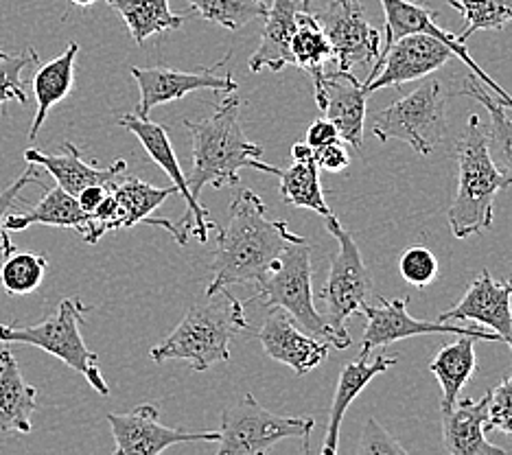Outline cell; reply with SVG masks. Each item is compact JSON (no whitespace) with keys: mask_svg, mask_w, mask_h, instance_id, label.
<instances>
[{"mask_svg":"<svg viewBox=\"0 0 512 455\" xmlns=\"http://www.w3.org/2000/svg\"><path fill=\"white\" fill-rule=\"evenodd\" d=\"M305 241L289 230L287 221L267 217L265 202L254 191H241L230 202L228 226L217 232L213 254V280L206 287V298L230 285H259L272 272L289 243Z\"/></svg>","mask_w":512,"mask_h":455,"instance_id":"1","label":"cell"},{"mask_svg":"<svg viewBox=\"0 0 512 455\" xmlns=\"http://www.w3.org/2000/svg\"><path fill=\"white\" fill-rule=\"evenodd\" d=\"M241 99L232 92L217 103L211 116L200 121L186 119L184 125L193 138V169L186 175V184L193 197L200 200L204 186H235L241 169H256L281 175V169L263 162V149L243 134L239 123Z\"/></svg>","mask_w":512,"mask_h":455,"instance_id":"2","label":"cell"},{"mask_svg":"<svg viewBox=\"0 0 512 455\" xmlns=\"http://www.w3.org/2000/svg\"><path fill=\"white\" fill-rule=\"evenodd\" d=\"M250 322L241 302L228 289L217 291L204 305H193L173 333L151 348L156 364L169 359L189 361L195 372H204L219 361H230V346Z\"/></svg>","mask_w":512,"mask_h":455,"instance_id":"3","label":"cell"},{"mask_svg":"<svg viewBox=\"0 0 512 455\" xmlns=\"http://www.w3.org/2000/svg\"><path fill=\"white\" fill-rule=\"evenodd\" d=\"M458 191L449 208V226L456 239H467L475 232L493 226L495 197L508 189L510 182L495 167L488 154L486 130L480 116L471 114L456 145Z\"/></svg>","mask_w":512,"mask_h":455,"instance_id":"4","label":"cell"},{"mask_svg":"<svg viewBox=\"0 0 512 455\" xmlns=\"http://www.w3.org/2000/svg\"><path fill=\"white\" fill-rule=\"evenodd\" d=\"M88 311L90 307H86L79 298H66L51 318L40 324H0V342L42 348L44 353L64 361L68 368L86 377L101 396H108L110 388L99 370V357L92 353L81 337V324H84Z\"/></svg>","mask_w":512,"mask_h":455,"instance_id":"5","label":"cell"},{"mask_svg":"<svg viewBox=\"0 0 512 455\" xmlns=\"http://www.w3.org/2000/svg\"><path fill=\"white\" fill-rule=\"evenodd\" d=\"M311 280V245L307 243V239L300 243H289L281 254V259L272 267V272L256 285L259 289H256L254 300H259L265 307L283 309L309 335L322 337L333 348L342 350L346 346L331 329L329 320L320 315L316 305H313Z\"/></svg>","mask_w":512,"mask_h":455,"instance_id":"6","label":"cell"},{"mask_svg":"<svg viewBox=\"0 0 512 455\" xmlns=\"http://www.w3.org/2000/svg\"><path fill=\"white\" fill-rule=\"evenodd\" d=\"M316 420L311 416H278L246 394L221 414L217 455H267L278 442L302 440L309 453V436Z\"/></svg>","mask_w":512,"mask_h":455,"instance_id":"7","label":"cell"},{"mask_svg":"<svg viewBox=\"0 0 512 455\" xmlns=\"http://www.w3.org/2000/svg\"><path fill=\"white\" fill-rule=\"evenodd\" d=\"M372 134L381 143L401 140L416 154L429 156L447 136V90L438 79L390 103L372 119Z\"/></svg>","mask_w":512,"mask_h":455,"instance_id":"8","label":"cell"},{"mask_svg":"<svg viewBox=\"0 0 512 455\" xmlns=\"http://www.w3.org/2000/svg\"><path fill=\"white\" fill-rule=\"evenodd\" d=\"M324 221H327V230L337 241V250L333 254L331 272L327 285L320 291V298L327 305V320L331 329L348 348L351 346V335H348L346 322L353 315H362L375 283H372V274L368 272L353 235L342 226V221L335 215L324 217Z\"/></svg>","mask_w":512,"mask_h":455,"instance_id":"9","label":"cell"},{"mask_svg":"<svg viewBox=\"0 0 512 455\" xmlns=\"http://www.w3.org/2000/svg\"><path fill=\"white\" fill-rule=\"evenodd\" d=\"M119 125L125 127V130H130L138 140H141V145L145 147L149 158L169 175L173 186L178 189V195H182L186 200V215L178 221V224H173V239H176L180 245H186L189 235H193L202 243H206L208 232L211 230L219 232V226L217 221H213L211 215H208V210L200 204V200L191 195L189 184H186V175L182 173L176 151L171 147L167 127L149 119H141V116L136 114H123L119 119Z\"/></svg>","mask_w":512,"mask_h":455,"instance_id":"10","label":"cell"},{"mask_svg":"<svg viewBox=\"0 0 512 455\" xmlns=\"http://www.w3.org/2000/svg\"><path fill=\"white\" fill-rule=\"evenodd\" d=\"M362 315H366L368 320L362 337V350H359V357L364 359H368L370 350L390 346L401 340H410V337L416 335H471L484 342H502V337L497 333H486L484 329H477V326L416 320L414 315L407 313L405 298H379V305H366L362 309Z\"/></svg>","mask_w":512,"mask_h":455,"instance_id":"11","label":"cell"},{"mask_svg":"<svg viewBox=\"0 0 512 455\" xmlns=\"http://www.w3.org/2000/svg\"><path fill=\"white\" fill-rule=\"evenodd\" d=\"M335 55V66H368L381 55V31L368 22L359 0H329L316 16Z\"/></svg>","mask_w":512,"mask_h":455,"instance_id":"12","label":"cell"},{"mask_svg":"<svg viewBox=\"0 0 512 455\" xmlns=\"http://www.w3.org/2000/svg\"><path fill=\"white\" fill-rule=\"evenodd\" d=\"M453 57V51L445 42H440L432 35L414 33L390 44L377 57L368 79L364 81V92L372 95L381 88L401 86L407 81L423 79L436 73Z\"/></svg>","mask_w":512,"mask_h":455,"instance_id":"13","label":"cell"},{"mask_svg":"<svg viewBox=\"0 0 512 455\" xmlns=\"http://www.w3.org/2000/svg\"><path fill=\"white\" fill-rule=\"evenodd\" d=\"M154 405H138L132 412L108 414V423L116 442L114 455H160L182 442H217L219 431H186L160 423Z\"/></svg>","mask_w":512,"mask_h":455,"instance_id":"14","label":"cell"},{"mask_svg":"<svg viewBox=\"0 0 512 455\" xmlns=\"http://www.w3.org/2000/svg\"><path fill=\"white\" fill-rule=\"evenodd\" d=\"M311 79L316 88V103L324 119L337 127V134L344 143L362 149L368 99L364 81H359L353 70H340L337 66L324 68Z\"/></svg>","mask_w":512,"mask_h":455,"instance_id":"15","label":"cell"},{"mask_svg":"<svg viewBox=\"0 0 512 455\" xmlns=\"http://www.w3.org/2000/svg\"><path fill=\"white\" fill-rule=\"evenodd\" d=\"M132 77L136 79L138 90H141V101H138L136 116L149 119L151 110L156 105H165L171 101H178L191 92L197 90H213V92H226L232 95L237 90V81L232 73H217V66L200 68L195 73H184L176 68H138L132 66Z\"/></svg>","mask_w":512,"mask_h":455,"instance_id":"16","label":"cell"},{"mask_svg":"<svg viewBox=\"0 0 512 455\" xmlns=\"http://www.w3.org/2000/svg\"><path fill=\"white\" fill-rule=\"evenodd\" d=\"M379 3L383 7V14H386V46H383V49H388L390 44L405 38V35H414V33L432 35V38L445 42L453 51V55L460 57V60L469 66L471 73L477 75V79H480L488 90L495 92V97L499 101L504 105L512 101L508 92L499 86L491 75H486L482 66H477V62L467 51V44H462L458 40V35H453L451 31H445L436 25L438 14L434 9L423 7L418 3H410V0H379Z\"/></svg>","mask_w":512,"mask_h":455,"instance_id":"17","label":"cell"},{"mask_svg":"<svg viewBox=\"0 0 512 455\" xmlns=\"http://www.w3.org/2000/svg\"><path fill=\"white\" fill-rule=\"evenodd\" d=\"M254 335L259 337L267 355L292 368L298 377L324 364L333 348L320 337L302 333L296 320L283 309H274L267 315V320Z\"/></svg>","mask_w":512,"mask_h":455,"instance_id":"18","label":"cell"},{"mask_svg":"<svg viewBox=\"0 0 512 455\" xmlns=\"http://www.w3.org/2000/svg\"><path fill=\"white\" fill-rule=\"evenodd\" d=\"M438 322H475L488 326L512 348V278L499 283L484 270L458 305L442 313Z\"/></svg>","mask_w":512,"mask_h":455,"instance_id":"19","label":"cell"},{"mask_svg":"<svg viewBox=\"0 0 512 455\" xmlns=\"http://www.w3.org/2000/svg\"><path fill=\"white\" fill-rule=\"evenodd\" d=\"M62 149L64 156H49L44 154V151L31 147L25 151V160L29 165H38L49 171L57 186L66 193H71L73 197L88 189V186H112L127 171V162L121 158L106 169L90 165V162H86L84 156H81V151L73 143H68V140L62 143Z\"/></svg>","mask_w":512,"mask_h":455,"instance_id":"20","label":"cell"},{"mask_svg":"<svg viewBox=\"0 0 512 455\" xmlns=\"http://www.w3.org/2000/svg\"><path fill=\"white\" fill-rule=\"evenodd\" d=\"M488 405H491V392H486L480 401L467 399L453 405L451 410H440L447 455H506L502 447L486 438Z\"/></svg>","mask_w":512,"mask_h":455,"instance_id":"21","label":"cell"},{"mask_svg":"<svg viewBox=\"0 0 512 455\" xmlns=\"http://www.w3.org/2000/svg\"><path fill=\"white\" fill-rule=\"evenodd\" d=\"M397 364L394 357L379 355L372 361L357 357L342 368L340 379H337L335 385V396L331 403V412H329V423L327 431H324V442L320 447V455H337V449H340V429H342V420L348 407L357 399L359 394L364 392L366 385L375 379L381 372H386Z\"/></svg>","mask_w":512,"mask_h":455,"instance_id":"22","label":"cell"},{"mask_svg":"<svg viewBox=\"0 0 512 455\" xmlns=\"http://www.w3.org/2000/svg\"><path fill=\"white\" fill-rule=\"evenodd\" d=\"M300 11H307L302 0H272L270 9L265 14V25L261 31V42L250 57V70L259 73L267 68L278 73L285 66L292 64V35L296 31V16Z\"/></svg>","mask_w":512,"mask_h":455,"instance_id":"23","label":"cell"},{"mask_svg":"<svg viewBox=\"0 0 512 455\" xmlns=\"http://www.w3.org/2000/svg\"><path fill=\"white\" fill-rule=\"evenodd\" d=\"M38 407V390L25 381L11 350H0V431L31 434V416Z\"/></svg>","mask_w":512,"mask_h":455,"instance_id":"24","label":"cell"},{"mask_svg":"<svg viewBox=\"0 0 512 455\" xmlns=\"http://www.w3.org/2000/svg\"><path fill=\"white\" fill-rule=\"evenodd\" d=\"M79 53V44L71 42L66 46V51L51 60L49 64H44L38 68V73L33 75V95H36L38 101V112L33 116V125L29 138L36 140L42 125L46 121V114L51 112L53 105L64 101L68 95L73 92L75 84V60Z\"/></svg>","mask_w":512,"mask_h":455,"instance_id":"25","label":"cell"},{"mask_svg":"<svg viewBox=\"0 0 512 455\" xmlns=\"http://www.w3.org/2000/svg\"><path fill=\"white\" fill-rule=\"evenodd\" d=\"M475 342L477 337L458 335V340L442 346L432 359V364H429V370L436 375L442 390L440 410H451L458 403L464 385L475 375Z\"/></svg>","mask_w":512,"mask_h":455,"instance_id":"26","label":"cell"},{"mask_svg":"<svg viewBox=\"0 0 512 455\" xmlns=\"http://www.w3.org/2000/svg\"><path fill=\"white\" fill-rule=\"evenodd\" d=\"M460 95L480 101L488 114H491V127L486 132L488 154H491L495 167L504 173V178L512 186V119L506 112V105L488 95V88L482 81H477V75H469L464 79Z\"/></svg>","mask_w":512,"mask_h":455,"instance_id":"27","label":"cell"},{"mask_svg":"<svg viewBox=\"0 0 512 455\" xmlns=\"http://www.w3.org/2000/svg\"><path fill=\"white\" fill-rule=\"evenodd\" d=\"M60 226V228H73L84 235L88 228V213L81 210L77 197L66 193L64 189H51L40 200V204L33 206L29 213L20 215H7L5 217V228L7 230H27L29 226Z\"/></svg>","mask_w":512,"mask_h":455,"instance_id":"28","label":"cell"},{"mask_svg":"<svg viewBox=\"0 0 512 455\" xmlns=\"http://www.w3.org/2000/svg\"><path fill=\"white\" fill-rule=\"evenodd\" d=\"M106 3L125 20L136 44H145L151 35L180 29L193 14V11L173 14L169 0H106Z\"/></svg>","mask_w":512,"mask_h":455,"instance_id":"29","label":"cell"},{"mask_svg":"<svg viewBox=\"0 0 512 455\" xmlns=\"http://www.w3.org/2000/svg\"><path fill=\"white\" fill-rule=\"evenodd\" d=\"M292 66L305 70L311 77L322 73L324 68L335 66V55L324 35L320 22L309 11H300L296 16V31L292 35Z\"/></svg>","mask_w":512,"mask_h":455,"instance_id":"30","label":"cell"},{"mask_svg":"<svg viewBox=\"0 0 512 455\" xmlns=\"http://www.w3.org/2000/svg\"><path fill=\"white\" fill-rule=\"evenodd\" d=\"M176 193L178 189L173 184L167 189H158V186H151L138 178H125L123 182L114 184L112 195L121 208V230L145 224L149 215Z\"/></svg>","mask_w":512,"mask_h":455,"instance_id":"31","label":"cell"},{"mask_svg":"<svg viewBox=\"0 0 512 455\" xmlns=\"http://www.w3.org/2000/svg\"><path fill=\"white\" fill-rule=\"evenodd\" d=\"M281 197L296 208H309L320 217L333 215L329 204L324 202L322 184H320V167L316 158L305 162H294L292 167L281 171Z\"/></svg>","mask_w":512,"mask_h":455,"instance_id":"32","label":"cell"},{"mask_svg":"<svg viewBox=\"0 0 512 455\" xmlns=\"http://www.w3.org/2000/svg\"><path fill=\"white\" fill-rule=\"evenodd\" d=\"M193 14L208 22H217L228 31H239L254 18H265V0H186Z\"/></svg>","mask_w":512,"mask_h":455,"instance_id":"33","label":"cell"},{"mask_svg":"<svg viewBox=\"0 0 512 455\" xmlns=\"http://www.w3.org/2000/svg\"><path fill=\"white\" fill-rule=\"evenodd\" d=\"M447 3L458 9L467 22V29L458 35L462 44H467L477 31H502L512 22V0H447Z\"/></svg>","mask_w":512,"mask_h":455,"instance_id":"34","label":"cell"},{"mask_svg":"<svg viewBox=\"0 0 512 455\" xmlns=\"http://www.w3.org/2000/svg\"><path fill=\"white\" fill-rule=\"evenodd\" d=\"M46 267H49V263L42 254L11 252L5 256V263L0 267V285L9 296L33 294L42 285Z\"/></svg>","mask_w":512,"mask_h":455,"instance_id":"35","label":"cell"},{"mask_svg":"<svg viewBox=\"0 0 512 455\" xmlns=\"http://www.w3.org/2000/svg\"><path fill=\"white\" fill-rule=\"evenodd\" d=\"M40 62V55L36 49H27L18 55H5L0 57V105L7 101L27 103L25 92V79L22 73L33 64Z\"/></svg>","mask_w":512,"mask_h":455,"instance_id":"36","label":"cell"},{"mask_svg":"<svg viewBox=\"0 0 512 455\" xmlns=\"http://www.w3.org/2000/svg\"><path fill=\"white\" fill-rule=\"evenodd\" d=\"M399 272L410 285L427 287L436 280L440 265L432 250H427L425 245H412V248H407L401 254Z\"/></svg>","mask_w":512,"mask_h":455,"instance_id":"37","label":"cell"},{"mask_svg":"<svg viewBox=\"0 0 512 455\" xmlns=\"http://www.w3.org/2000/svg\"><path fill=\"white\" fill-rule=\"evenodd\" d=\"M355 455H410L377 418H368L359 434Z\"/></svg>","mask_w":512,"mask_h":455,"instance_id":"38","label":"cell"},{"mask_svg":"<svg viewBox=\"0 0 512 455\" xmlns=\"http://www.w3.org/2000/svg\"><path fill=\"white\" fill-rule=\"evenodd\" d=\"M29 184L44 186L42 180L38 178V171L33 169V165H29L27 171L22 173L18 180L11 182V184L7 186V189H5L3 193H0V256H9L11 252H14V243H11L9 230L5 228V217H7V213L11 210V206L16 204L20 191L25 189V186H29Z\"/></svg>","mask_w":512,"mask_h":455,"instance_id":"39","label":"cell"},{"mask_svg":"<svg viewBox=\"0 0 512 455\" xmlns=\"http://www.w3.org/2000/svg\"><path fill=\"white\" fill-rule=\"evenodd\" d=\"M486 431H499V434L512 438V377L491 390Z\"/></svg>","mask_w":512,"mask_h":455,"instance_id":"40","label":"cell"},{"mask_svg":"<svg viewBox=\"0 0 512 455\" xmlns=\"http://www.w3.org/2000/svg\"><path fill=\"white\" fill-rule=\"evenodd\" d=\"M316 162L320 169L337 173L351 165V154H348V149L344 147L342 140H337V143H333V145L316 149Z\"/></svg>","mask_w":512,"mask_h":455,"instance_id":"41","label":"cell"},{"mask_svg":"<svg viewBox=\"0 0 512 455\" xmlns=\"http://www.w3.org/2000/svg\"><path fill=\"white\" fill-rule=\"evenodd\" d=\"M337 140H342L340 134H337V127L331 121L324 119V116L318 121H313L307 130V143L313 149H322L327 145H333V143H337Z\"/></svg>","mask_w":512,"mask_h":455,"instance_id":"42","label":"cell"},{"mask_svg":"<svg viewBox=\"0 0 512 455\" xmlns=\"http://www.w3.org/2000/svg\"><path fill=\"white\" fill-rule=\"evenodd\" d=\"M112 186H114V184H112ZM112 186H88V189L81 191V193L77 195V202H79L81 210H84V213H88V215L95 213L97 206L103 202V197H106V195L110 193Z\"/></svg>","mask_w":512,"mask_h":455,"instance_id":"43","label":"cell"},{"mask_svg":"<svg viewBox=\"0 0 512 455\" xmlns=\"http://www.w3.org/2000/svg\"><path fill=\"white\" fill-rule=\"evenodd\" d=\"M292 158L294 162H305L316 158V149H313L307 140H298V143L292 147Z\"/></svg>","mask_w":512,"mask_h":455,"instance_id":"44","label":"cell"},{"mask_svg":"<svg viewBox=\"0 0 512 455\" xmlns=\"http://www.w3.org/2000/svg\"><path fill=\"white\" fill-rule=\"evenodd\" d=\"M95 3H97V0H71V5H75V7H90Z\"/></svg>","mask_w":512,"mask_h":455,"instance_id":"45","label":"cell"},{"mask_svg":"<svg viewBox=\"0 0 512 455\" xmlns=\"http://www.w3.org/2000/svg\"><path fill=\"white\" fill-rule=\"evenodd\" d=\"M302 5H305V9L309 11V7H311V0H302Z\"/></svg>","mask_w":512,"mask_h":455,"instance_id":"46","label":"cell"},{"mask_svg":"<svg viewBox=\"0 0 512 455\" xmlns=\"http://www.w3.org/2000/svg\"><path fill=\"white\" fill-rule=\"evenodd\" d=\"M506 108H512V101H508V103H506Z\"/></svg>","mask_w":512,"mask_h":455,"instance_id":"47","label":"cell"},{"mask_svg":"<svg viewBox=\"0 0 512 455\" xmlns=\"http://www.w3.org/2000/svg\"><path fill=\"white\" fill-rule=\"evenodd\" d=\"M5 55H7V53H3V51H0V57H5Z\"/></svg>","mask_w":512,"mask_h":455,"instance_id":"48","label":"cell"},{"mask_svg":"<svg viewBox=\"0 0 512 455\" xmlns=\"http://www.w3.org/2000/svg\"><path fill=\"white\" fill-rule=\"evenodd\" d=\"M410 3H416V0H410Z\"/></svg>","mask_w":512,"mask_h":455,"instance_id":"49","label":"cell"}]
</instances>
